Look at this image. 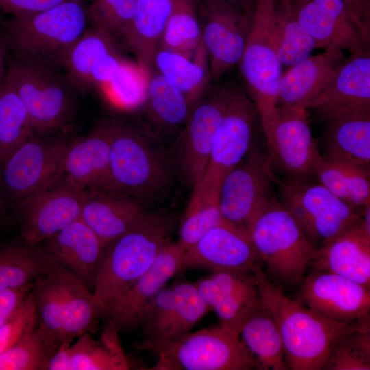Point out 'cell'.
I'll return each mask as SVG.
<instances>
[{
    "mask_svg": "<svg viewBox=\"0 0 370 370\" xmlns=\"http://www.w3.org/2000/svg\"><path fill=\"white\" fill-rule=\"evenodd\" d=\"M117 47L110 33L88 27L66 56V76L77 90L103 88L125 61Z\"/></svg>",
    "mask_w": 370,
    "mask_h": 370,
    "instance_id": "obj_22",
    "label": "cell"
},
{
    "mask_svg": "<svg viewBox=\"0 0 370 370\" xmlns=\"http://www.w3.org/2000/svg\"><path fill=\"white\" fill-rule=\"evenodd\" d=\"M273 167L268 154L251 143L221 185L218 204L225 221L246 229L272 197L271 185L277 177Z\"/></svg>",
    "mask_w": 370,
    "mask_h": 370,
    "instance_id": "obj_14",
    "label": "cell"
},
{
    "mask_svg": "<svg viewBox=\"0 0 370 370\" xmlns=\"http://www.w3.org/2000/svg\"><path fill=\"white\" fill-rule=\"evenodd\" d=\"M256 273L214 271L194 282L200 296L217 315L219 325L236 335L260 306Z\"/></svg>",
    "mask_w": 370,
    "mask_h": 370,
    "instance_id": "obj_18",
    "label": "cell"
},
{
    "mask_svg": "<svg viewBox=\"0 0 370 370\" xmlns=\"http://www.w3.org/2000/svg\"><path fill=\"white\" fill-rule=\"evenodd\" d=\"M109 121L97 125L87 136L71 142L62 173L71 186L85 193L105 190L110 164Z\"/></svg>",
    "mask_w": 370,
    "mask_h": 370,
    "instance_id": "obj_26",
    "label": "cell"
},
{
    "mask_svg": "<svg viewBox=\"0 0 370 370\" xmlns=\"http://www.w3.org/2000/svg\"><path fill=\"white\" fill-rule=\"evenodd\" d=\"M257 114L254 103L246 94L231 87L214 137L207 169L190 199L218 201L224 177L242 160L252 143Z\"/></svg>",
    "mask_w": 370,
    "mask_h": 370,
    "instance_id": "obj_11",
    "label": "cell"
},
{
    "mask_svg": "<svg viewBox=\"0 0 370 370\" xmlns=\"http://www.w3.org/2000/svg\"><path fill=\"white\" fill-rule=\"evenodd\" d=\"M151 121L169 132L185 124L193 108L184 95L165 77L151 71L145 101Z\"/></svg>",
    "mask_w": 370,
    "mask_h": 370,
    "instance_id": "obj_38",
    "label": "cell"
},
{
    "mask_svg": "<svg viewBox=\"0 0 370 370\" xmlns=\"http://www.w3.org/2000/svg\"><path fill=\"white\" fill-rule=\"evenodd\" d=\"M58 347L36 325L0 356V370H47Z\"/></svg>",
    "mask_w": 370,
    "mask_h": 370,
    "instance_id": "obj_42",
    "label": "cell"
},
{
    "mask_svg": "<svg viewBox=\"0 0 370 370\" xmlns=\"http://www.w3.org/2000/svg\"><path fill=\"white\" fill-rule=\"evenodd\" d=\"M86 195L61 175L15 205L23 243L40 245L79 219Z\"/></svg>",
    "mask_w": 370,
    "mask_h": 370,
    "instance_id": "obj_15",
    "label": "cell"
},
{
    "mask_svg": "<svg viewBox=\"0 0 370 370\" xmlns=\"http://www.w3.org/2000/svg\"><path fill=\"white\" fill-rule=\"evenodd\" d=\"M261 260L247 230L227 221L209 230L185 251L180 271H254Z\"/></svg>",
    "mask_w": 370,
    "mask_h": 370,
    "instance_id": "obj_19",
    "label": "cell"
},
{
    "mask_svg": "<svg viewBox=\"0 0 370 370\" xmlns=\"http://www.w3.org/2000/svg\"><path fill=\"white\" fill-rule=\"evenodd\" d=\"M301 284L297 299L331 320L349 323L369 315L370 288L358 282L314 270Z\"/></svg>",
    "mask_w": 370,
    "mask_h": 370,
    "instance_id": "obj_20",
    "label": "cell"
},
{
    "mask_svg": "<svg viewBox=\"0 0 370 370\" xmlns=\"http://www.w3.org/2000/svg\"><path fill=\"white\" fill-rule=\"evenodd\" d=\"M34 134L36 133L23 101L5 80L0 86V164Z\"/></svg>",
    "mask_w": 370,
    "mask_h": 370,
    "instance_id": "obj_40",
    "label": "cell"
},
{
    "mask_svg": "<svg viewBox=\"0 0 370 370\" xmlns=\"http://www.w3.org/2000/svg\"><path fill=\"white\" fill-rule=\"evenodd\" d=\"M219 1H232V0H219Z\"/></svg>",
    "mask_w": 370,
    "mask_h": 370,
    "instance_id": "obj_56",
    "label": "cell"
},
{
    "mask_svg": "<svg viewBox=\"0 0 370 370\" xmlns=\"http://www.w3.org/2000/svg\"><path fill=\"white\" fill-rule=\"evenodd\" d=\"M209 312L194 282L164 286L141 311L137 325L143 340L133 346L153 352L190 332Z\"/></svg>",
    "mask_w": 370,
    "mask_h": 370,
    "instance_id": "obj_13",
    "label": "cell"
},
{
    "mask_svg": "<svg viewBox=\"0 0 370 370\" xmlns=\"http://www.w3.org/2000/svg\"><path fill=\"white\" fill-rule=\"evenodd\" d=\"M326 121L325 154L370 169V107L350 110Z\"/></svg>",
    "mask_w": 370,
    "mask_h": 370,
    "instance_id": "obj_31",
    "label": "cell"
},
{
    "mask_svg": "<svg viewBox=\"0 0 370 370\" xmlns=\"http://www.w3.org/2000/svg\"><path fill=\"white\" fill-rule=\"evenodd\" d=\"M71 344L64 343L58 347L50 359L47 370H72Z\"/></svg>",
    "mask_w": 370,
    "mask_h": 370,
    "instance_id": "obj_51",
    "label": "cell"
},
{
    "mask_svg": "<svg viewBox=\"0 0 370 370\" xmlns=\"http://www.w3.org/2000/svg\"><path fill=\"white\" fill-rule=\"evenodd\" d=\"M202 45L201 26L197 16L196 0H175L160 49L193 58Z\"/></svg>",
    "mask_w": 370,
    "mask_h": 370,
    "instance_id": "obj_39",
    "label": "cell"
},
{
    "mask_svg": "<svg viewBox=\"0 0 370 370\" xmlns=\"http://www.w3.org/2000/svg\"><path fill=\"white\" fill-rule=\"evenodd\" d=\"M267 149L273 166L284 171L289 179L307 180L314 175L321 155L310 129L307 109L279 105Z\"/></svg>",
    "mask_w": 370,
    "mask_h": 370,
    "instance_id": "obj_17",
    "label": "cell"
},
{
    "mask_svg": "<svg viewBox=\"0 0 370 370\" xmlns=\"http://www.w3.org/2000/svg\"><path fill=\"white\" fill-rule=\"evenodd\" d=\"M156 370H249L258 364L240 336L221 325L191 331L156 349Z\"/></svg>",
    "mask_w": 370,
    "mask_h": 370,
    "instance_id": "obj_9",
    "label": "cell"
},
{
    "mask_svg": "<svg viewBox=\"0 0 370 370\" xmlns=\"http://www.w3.org/2000/svg\"><path fill=\"white\" fill-rule=\"evenodd\" d=\"M88 8L81 0H66L33 14L0 20L8 54L57 70L88 27Z\"/></svg>",
    "mask_w": 370,
    "mask_h": 370,
    "instance_id": "obj_2",
    "label": "cell"
},
{
    "mask_svg": "<svg viewBox=\"0 0 370 370\" xmlns=\"http://www.w3.org/2000/svg\"><path fill=\"white\" fill-rule=\"evenodd\" d=\"M246 229L261 262L277 284L295 286L302 282L319 249L282 201L272 196Z\"/></svg>",
    "mask_w": 370,
    "mask_h": 370,
    "instance_id": "obj_5",
    "label": "cell"
},
{
    "mask_svg": "<svg viewBox=\"0 0 370 370\" xmlns=\"http://www.w3.org/2000/svg\"><path fill=\"white\" fill-rule=\"evenodd\" d=\"M240 335L242 336L241 341L256 359L258 369H288L278 325L262 302L246 321Z\"/></svg>",
    "mask_w": 370,
    "mask_h": 370,
    "instance_id": "obj_37",
    "label": "cell"
},
{
    "mask_svg": "<svg viewBox=\"0 0 370 370\" xmlns=\"http://www.w3.org/2000/svg\"><path fill=\"white\" fill-rule=\"evenodd\" d=\"M309 266L370 288V231L365 227L362 216L320 247Z\"/></svg>",
    "mask_w": 370,
    "mask_h": 370,
    "instance_id": "obj_27",
    "label": "cell"
},
{
    "mask_svg": "<svg viewBox=\"0 0 370 370\" xmlns=\"http://www.w3.org/2000/svg\"><path fill=\"white\" fill-rule=\"evenodd\" d=\"M255 1L249 33L239 63L268 147L278 119L282 75L277 49L276 3L275 0Z\"/></svg>",
    "mask_w": 370,
    "mask_h": 370,
    "instance_id": "obj_4",
    "label": "cell"
},
{
    "mask_svg": "<svg viewBox=\"0 0 370 370\" xmlns=\"http://www.w3.org/2000/svg\"><path fill=\"white\" fill-rule=\"evenodd\" d=\"M147 213L127 196L95 190L86 194L79 219L92 230L104 248Z\"/></svg>",
    "mask_w": 370,
    "mask_h": 370,
    "instance_id": "obj_29",
    "label": "cell"
},
{
    "mask_svg": "<svg viewBox=\"0 0 370 370\" xmlns=\"http://www.w3.org/2000/svg\"><path fill=\"white\" fill-rule=\"evenodd\" d=\"M136 0H94L88 8L90 20L114 37L123 38L130 29Z\"/></svg>",
    "mask_w": 370,
    "mask_h": 370,
    "instance_id": "obj_46",
    "label": "cell"
},
{
    "mask_svg": "<svg viewBox=\"0 0 370 370\" xmlns=\"http://www.w3.org/2000/svg\"><path fill=\"white\" fill-rule=\"evenodd\" d=\"M71 142L34 134L0 164V190L16 205L62 175Z\"/></svg>",
    "mask_w": 370,
    "mask_h": 370,
    "instance_id": "obj_12",
    "label": "cell"
},
{
    "mask_svg": "<svg viewBox=\"0 0 370 370\" xmlns=\"http://www.w3.org/2000/svg\"><path fill=\"white\" fill-rule=\"evenodd\" d=\"M365 40H370V0H341Z\"/></svg>",
    "mask_w": 370,
    "mask_h": 370,
    "instance_id": "obj_49",
    "label": "cell"
},
{
    "mask_svg": "<svg viewBox=\"0 0 370 370\" xmlns=\"http://www.w3.org/2000/svg\"><path fill=\"white\" fill-rule=\"evenodd\" d=\"M255 272L259 297L276 321L289 369H323L331 350L343 336L370 325L369 315L349 323L331 320L299 299L286 296L282 286L269 280L261 266Z\"/></svg>",
    "mask_w": 370,
    "mask_h": 370,
    "instance_id": "obj_1",
    "label": "cell"
},
{
    "mask_svg": "<svg viewBox=\"0 0 370 370\" xmlns=\"http://www.w3.org/2000/svg\"><path fill=\"white\" fill-rule=\"evenodd\" d=\"M324 370H369L370 325L349 332L334 346Z\"/></svg>",
    "mask_w": 370,
    "mask_h": 370,
    "instance_id": "obj_44",
    "label": "cell"
},
{
    "mask_svg": "<svg viewBox=\"0 0 370 370\" xmlns=\"http://www.w3.org/2000/svg\"><path fill=\"white\" fill-rule=\"evenodd\" d=\"M66 0H0V18L29 15L55 6Z\"/></svg>",
    "mask_w": 370,
    "mask_h": 370,
    "instance_id": "obj_48",
    "label": "cell"
},
{
    "mask_svg": "<svg viewBox=\"0 0 370 370\" xmlns=\"http://www.w3.org/2000/svg\"><path fill=\"white\" fill-rule=\"evenodd\" d=\"M236 3L204 0L202 5V43L214 80L239 62L249 33L251 20Z\"/></svg>",
    "mask_w": 370,
    "mask_h": 370,
    "instance_id": "obj_16",
    "label": "cell"
},
{
    "mask_svg": "<svg viewBox=\"0 0 370 370\" xmlns=\"http://www.w3.org/2000/svg\"><path fill=\"white\" fill-rule=\"evenodd\" d=\"M109 123L110 164L103 191L143 199L158 194L170 180L164 158L134 128L116 121Z\"/></svg>",
    "mask_w": 370,
    "mask_h": 370,
    "instance_id": "obj_7",
    "label": "cell"
},
{
    "mask_svg": "<svg viewBox=\"0 0 370 370\" xmlns=\"http://www.w3.org/2000/svg\"><path fill=\"white\" fill-rule=\"evenodd\" d=\"M44 243L45 250L92 291L103 249L92 230L79 218Z\"/></svg>",
    "mask_w": 370,
    "mask_h": 370,
    "instance_id": "obj_28",
    "label": "cell"
},
{
    "mask_svg": "<svg viewBox=\"0 0 370 370\" xmlns=\"http://www.w3.org/2000/svg\"><path fill=\"white\" fill-rule=\"evenodd\" d=\"M204 45L193 58L160 49L154 58L153 68L165 77L194 108L210 89L212 77Z\"/></svg>",
    "mask_w": 370,
    "mask_h": 370,
    "instance_id": "obj_33",
    "label": "cell"
},
{
    "mask_svg": "<svg viewBox=\"0 0 370 370\" xmlns=\"http://www.w3.org/2000/svg\"><path fill=\"white\" fill-rule=\"evenodd\" d=\"M35 283L21 288L0 293V328L18 308Z\"/></svg>",
    "mask_w": 370,
    "mask_h": 370,
    "instance_id": "obj_50",
    "label": "cell"
},
{
    "mask_svg": "<svg viewBox=\"0 0 370 370\" xmlns=\"http://www.w3.org/2000/svg\"><path fill=\"white\" fill-rule=\"evenodd\" d=\"M32 291L37 326L58 346L72 343L103 317L92 291L68 271L40 278Z\"/></svg>",
    "mask_w": 370,
    "mask_h": 370,
    "instance_id": "obj_6",
    "label": "cell"
},
{
    "mask_svg": "<svg viewBox=\"0 0 370 370\" xmlns=\"http://www.w3.org/2000/svg\"><path fill=\"white\" fill-rule=\"evenodd\" d=\"M174 3L175 0H136L133 21L123 40L137 63L149 72Z\"/></svg>",
    "mask_w": 370,
    "mask_h": 370,
    "instance_id": "obj_32",
    "label": "cell"
},
{
    "mask_svg": "<svg viewBox=\"0 0 370 370\" xmlns=\"http://www.w3.org/2000/svg\"><path fill=\"white\" fill-rule=\"evenodd\" d=\"M345 62L342 50L332 48L291 66L281 77L279 105L303 107L330 82Z\"/></svg>",
    "mask_w": 370,
    "mask_h": 370,
    "instance_id": "obj_30",
    "label": "cell"
},
{
    "mask_svg": "<svg viewBox=\"0 0 370 370\" xmlns=\"http://www.w3.org/2000/svg\"><path fill=\"white\" fill-rule=\"evenodd\" d=\"M232 1L236 3H245L249 0H232Z\"/></svg>",
    "mask_w": 370,
    "mask_h": 370,
    "instance_id": "obj_55",
    "label": "cell"
},
{
    "mask_svg": "<svg viewBox=\"0 0 370 370\" xmlns=\"http://www.w3.org/2000/svg\"><path fill=\"white\" fill-rule=\"evenodd\" d=\"M231 87L218 88L192 110L182 136L180 164L195 190L207 169L214 137L228 101Z\"/></svg>",
    "mask_w": 370,
    "mask_h": 370,
    "instance_id": "obj_21",
    "label": "cell"
},
{
    "mask_svg": "<svg viewBox=\"0 0 370 370\" xmlns=\"http://www.w3.org/2000/svg\"><path fill=\"white\" fill-rule=\"evenodd\" d=\"M184 253L176 241L169 242L151 266L113 303L106 317L118 331L137 325L145 306L180 271Z\"/></svg>",
    "mask_w": 370,
    "mask_h": 370,
    "instance_id": "obj_24",
    "label": "cell"
},
{
    "mask_svg": "<svg viewBox=\"0 0 370 370\" xmlns=\"http://www.w3.org/2000/svg\"><path fill=\"white\" fill-rule=\"evenodd\" d=\"M297 0H280V6L287 8L292 6Z\"/></svg>",
    "mask_w": 370,
    "mask_h": 370,
    "instance_id": "obj_54",
    "label": "cell"
},
{
    "mask_svg": "<svg viewBox=\"0 0 370 370\" xmlns=\"http://www.w3.org/2000/svg\"><path fill=\"white\" fill-rule=\"evenodd\" d=\"M7 81L23 101L36 134L62 127L73 114L76 87L57 70L7 56Z\"/></svg>",
    "mask_w": 370,
    "mask_h": 370,
    "instance_id": "obj_8",
    "label": "cell"
},
{
    "mask_svg": "<svg viewBox=\"0 0 370 370\" xmlns=\"http://www.w3.org/2000/svg\"><path fill=\"white\" fill-rule=\"evenodd\" d=\"M150 73L138 63L125 61L103 88L118 107L136 108L145 103Z\"/></svg>",
    "mask_w": 370,
    "mask_h": 370,
    "instance_id": "obj_43",
    "label": "cell"
},
{
    "mask_svg": "<svg viewBox=\"0 0 370 370\" xmlns=\"http://www.w3.org/2000/svg\"><path fill=\"white\" fill-rule=\"evenodd\" d=\"M276 36L280 62L288 66L306 60L316 49L314 39L291 8L276 7Z\"/></svg>",
    "mask_w": 370,
    "mask_h": 370,
    "instance_id": "obj_41",
    "label": "cell"
},
{
    "mask_svg": "<svg viewBox=\"0 0 370 370\" xmlns=\"http://www.w3.org/2000/svg\"><path fill=\"white\" fill-rule=\"evenodd\" d=\"M7 56L8 49L4 36L0 29V86H1L6 77L7 74Z\"/></svg>",
    "mask_w": 370,
    "mask_h": 370,
    "instance_id": "obj_52",
    "label": "cell"
},
{
    "mask_svg": "<svg viewBox=\"0 0 370 370\" xmlns=\"http://www.w3.org/2000/svg\"><path fill=\"white\" fill-rule=\"evenodd\" d=\"M370 107V54H352L330 82L302 108L313 109L323 120L360 108Z\"/></svg>",
    "mask_w": 370,
    "mask_h": 370,
    "instance_id": "obj_25",
    "label": "cell"
},
{
    "mask_svg": "<svg viewBox=\"0 0 370 370\" xmlns=\"http://www.w3.org/2000/svg\"><path fill=\"white\" fill-rule=\"evenodd\" d=\"M225 221L218 201L190 199L176 242L186 251L209 230Z\"/></svg>",
    "mask_w": 370,
    "mask_h": 370,
    "instance_id": "obj_45",
    "label": "cell"
},
{
    "mask_svg": "<svg viewBox=\"0 0 370 370\" xmlns=\"http://www.w3.org/2000/svg\"><path fill=\"white\" fill-rule=\"evenodd\" d=\"M173 229L171 219L148 212L133 227L103 249L92 290L103 317L171 241Z\"/></svg>",
    "mask_w": 370,
    "mask_h": 370,
    "instance_id": "obj_3",
    "label": "cell"
},
{
    "mask_svg": "<svg viewBox=\"0 0 370 370\" xmlns=\"http://www.w3.org/2000/svg\"><path fill=\"white\" fill-rule=\"evenodd\" d=\"M118 330L107 319L100 336L85 333L71 344L72 370H125L130 362L120 343Z\"/></svg>",
    "mask_w": 370,
    "mask_h": 370,
    "instance_id": "obj_36",
    "label": "cell"
},
{
    "mask_svg": "<svg viewBox=\"0 0 370 370\" xmlns=\"http://www.w3.org/2000/svg\"><path fill=\"white\" fill-rule=\"evenodd\" d=\"M287 8L313 37L316 49L348 50L352 54L369 50L341 0H297Z\"/></svg>",
    "mask_w": 370,
    "mask_h": 370,
    "instance_id": "obj_23",
    "label": "cell"
},
{
    "mask_svg": "<svg viewBox=\"0 0 370 370\" xmlns=\"http://www.w3.org/2000/svg\"><path fill=\"white\" fill-rule=\"evenodd\" d=\"M36 325V304L31 291L18 308L0 328V356Z\"/></svg>",
    "mask_w": 370,
    "mask_h": 370,
    "instance_id": "obj_47",
    "label": "cell"
},
{
    "mask_svg": "<svg viewBox=\"0 0 370 370\" xmlns=\"http://www.w3.org/2000/svg\"><path fill=\"white\" fill-rule=\"evenodd\" d=\"M344 201L358 208L370 203V169L341 158L321 155L314 175Z\"/></svg>",
    "mask_w": 370,
    "mask_h": 370,
    "instance_id": "obj_35",
    "label": "cell"
},
{
    "mask_svg": "<svg viewBox=\"0 0 370 370\" xmlns=\"http://www.w3.org/2000/svg\"><path fill=\"white\" fill-rule=\"evenodd\" d=\"M282 202L309 241L319 249L357 221L362 210L341 199L321 184L307 180H280Z\"/></svg>",
    "mask_w": 370,
    "mask_h": 370,
    "instance_id": "obj_10",
    "label": "cell"
},
{
    "mask_svg": "<svg viewBox=\"0 0 370 370\" xmlns=\"http://www.w3.org/2000/svg\"><path fill=\"white\" fill-rule=\"evenodd\" d=\"M60 271L67 270L43 247L23 243L0 247V293L34 284L50 273Z\"/></svg>",
    "mask_w": 370,
    "mask_h": 370,
    "instance_id": "obj_34",
    "label": "cell"
},
{
    "mask_svg": "<svg viewBox=\"0 0 370 370\" xmlns=\"http://www.w3.org/2000/svg\"><path fill=\"white\" fill-rule=\"evenodd\" d=\"M5 199L2 195V193L0 190V222L2 220L3 215L5 210Z\"/></svg>",
    "mask_w": 370,
    "mask_h": 370,
    "instance_id": "obj_53",
    "label": "cell"
}]
</instances>
